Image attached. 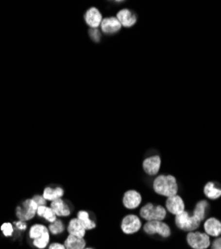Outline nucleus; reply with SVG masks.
<instances>
[{
  "label": "nucleus",
  "mask_w": 221,
  "mask_h": 249,
  "mask_svg": "<svg viewBox=\"0 0 221 249\" xmlns=\"http://www.w3.org/2000/svg\"><path fill=\"white\" fill-rule=\"evenodd\" d=\"M153 190L159 196L170 198L176 196L178 191L177 183L172 176H158L153 181Z\"/></svg>",
  "instance_id": "obj_1"
},
{
  "label": "nucleus",
  "mask_w": 221,
  "mask_h": 249,
  "mask_svg": "<svg viewBox=\"0 0 221 249\" xmlns=\"http://www.w3.org/2000/svg\"><path fill=\"white\" fill-rule=\"evenodd\" d=\"M29 238L32 240V244L37 249H45L49 245L50 232L47 226L41 223L33 224L28 232Z\"/></svg>",
  "instance_id": "obj_2"
},
{
  "label": "nucleus",
  "mask_w": 221,
  "mask_h": 249,
  "mask_svg": "<svg viewBox=\"0 0 221 249\" xmlns=\"http://www.w3.org/2000/svg\"><path fill=\"white\" fill-rule=\"evenodd\" d=\"M140 216L147 221L158 220L163 221L167 216V209L160 205H153V203H147L140 208Z\"/></svg>",
  "instance_id": "obj_3"
},
{
  "label": "nucleus",
  "mask_w": 221,
  "mask_h": 249,
  "mask_svg": "<svg viewBox=\"0 0 221 249\" xmlns=\"http://www.w3.org/2000/svg\"><path fill=\"white\" fill-rule=\"evenodd\" d=\"M38 204L32 199H28L22 201L21 205L16 207V216L21 221H28L34 218L37 214Z\"/></svg>",
  "instance_id": "obj_4"
},
{
  "label": "nucleus",
  "mask_w": 221,
  "mask_h": 249,
  "mask_svg": "<svg viewBox=\"0 0 221 249\" xmlns=\"http://www.w3.org/2000/svg\"><path fill=\"white\" fill-rule=\"evenodd\" d=\"M175 224L179 229H182V231L191 232L198 228V226L200 225V221L197 220L193 216V215L190 216L185 210L182 214L175 216Z\"/></svg>",
  "instance_id": "obj_5"
},
{
  "label": "nucleus",
  "mask_w": 221,
  "mask_h": 249,
  "mask_svg": "<svg viewBox=\"0 0 221 249\" xmlns=\"http://www.w3.org/2000/svg\"><path fill=\"white\" fill-rule=\"evenodd\" d=\"M144 231L147 234H150V235L158 234L165 238H167L170 235V226L167 223H165L163 221H158V220L148 221L144 225Z\"/></svg>",
  "instance_id": "obj_6"
},
{
  "label": "nucleus",
  "mask_w": 221,
  "mask_h": 249,
  "mask_svg": "<svg viewBox=\"0 0 221 249\" xmlns=\"http://www.w3.org/2000/svg\"><path fill=\"white\" fill-rule=\"evenodd\" d=\"M187 243L193 249H206L210 245L209 235L203 232H189Z\"/></svg>",
  "instance_id": "obj_7"
},
{
  "label": "nucleus",
  "mask_w": 221,
  "mask_h": 249,
  "mask_svg": "<svg viewBox=\"0 0 221 249\" xmlns=\"http://www.w3.org/2000/svg\"><path fill=\"white\" fill-rule=\"evenodd\" d=\"M120 228L126 234H134L142 228V221L139 217L135 215H129L125 216L120 223Z\"/></svg>",
  "instance_id": "obj_8"
},
{
  "label": "nucleus",
  "mask_w": 221,
  "mask_h": 249,
  "mask_svg": "<svg viewBox=\"0 0 221 249\" xmlns=\"http://www.w3.org/2000/svg\"><path fill=\"white\" fill-rule=\"evenodd\" d=\"M84 20L86 24L91 28H98L101 26L103 21V15L96 7H91L88 9L84 15Z\"/></svg>",
  "instance_id": "obj_9"
},
{
  "label": "nucleus",
  "mask_w": 221,
  "mask_h": 249,
  "mask_svg": "<svg viewBox=\"0 0 221 249\" xmlns=\"http://www.w3.org/2000/svg\"><path fill=\"white\" fill-rule=\"evenodd\" d=\"M100 27H101V31L103 33L108 35L116 34L122 29V25H120L119 21L118 20V18L114 16L103 18V21Z\"/></svg>",
  "instance_id": "obj_10"
},
{
  "label": "nucleus",
  "mask_w": 221,
  "mask_h": 249,
  "mask_svg": "<svg viewBox=\"0 0 221 249\" xmlns=\"http://www.w3.org/2000/svg\"><path fill=\"white\" fill-rule=\"evenodd\" d=\"M118 20L119 21L122 27L131 28L136 23V15L130 9H122L117 13Z\"/></svg>",
  "instance_id": "obj_11"
},
{
  "label": "nucleus",
  "mask_w": 221,
  "mask_h": 249,
  "mask_svg": "<svg viewBox=\"0 0 221 249\" xmlns=\"http://www.w3.org/2000/svg\"><path fill=\"white\" fill-rule=\"evenodd\" d=\"M166 206L169 212L174 216H177L185 212V202L183 199L177 195L168 198L166 201Z\"/></svg>",
  "instance_id": "obj_12"
},
{
  "label": "nucleus",
  "mask_w": 221,
  "mask_h": 249,
  "mask_svg": "<svg viewBox=\"0 0 221 249\" xmlns=\"http://www.w3.org/2000/svg\"><path fill=\"white\" fill-rule=\"evenodd\" d=\"M142 203V196L136 190L131 189L125 193L123 198V204L128 209H135Z\"/></svg>",
  "instance_id": "obj_13"
},
{
  "label": "nucleus",
  "mask_w": 221,
  "mask_h": 249,
  "mask_svg": "<svg viewBox=\"0 0 221 249\" xmlns=\"http://www.w3.org/2000/svg\"><path fill=\"white\" fill-rule=\"evenodd\" d=\"M160 165H162L160 158L158 156H153L143 162V168L149 176H155L160 168Z\"/></svg>",
  "instance_id": "obj_14"
},
{
  "label": "nucleus",
  "mask_w": 221,
  "mask_h": 249,
  "mask_svg": "<svg viewBox=\"0 0 221 249\" xmlns=\"http://www.w3.org/2000/svg\"><path fill=\"white\" fill-rule=\"evenodd\" d=\"M55 215L60 217H67L71 215V209L68 205V203L63 200V199H58L56 200L51 201V206H50Z\"/></svg>",
  "instance_id": "obj_15"
},
{
  "label": "nucleus",
  "mask_w": 221,
  "mask_h": 249,
  "mask_svg": "<svg viewBox=\"0 0 221 249\" xmlns=\"http://www.w3.org/2000/svg\"><path fill=\"white\" fill-rule=\"evenodd\" d=\"M67 231L69 232V234L74 235V236H78V237H83L86 234V228L84 227V225L81 223L77 217L76 218H72L69 223H68V227Z\"/></svg>",
  "instance_id": "obj_16"
},
{
  "label": "nucleus",
  "mask_w": 221,
  "mask_h": 249,
  "mask_svg": "<svg viewBox=\"0 0 221 249\" xmlns=\"http://www.w3.org/2000/svg\"><path fill=\"white\" fill-rule=\"evenodd\" d=\"M204 231L207 235L219 236L221 234V222L216 218H208L204 222Z\"/></svg>",
  "instance_id": "obj_17"
},
{
  "label": "nucleus",
  "mask_w": 221,
  "mask_h": 249,
  "mask_svg": "<svg viewBox=\"0 0 221 249\" xmlns=\"http://www.w3.org/2000/svg\"><path fill=\"white\" fill-rule=\"evenodd\" d=\"M42 196L47 201H53V200H56L58 199L63 198L64 189L62 187H60V186H57V187L47 186V187L44 188Z\"/></svg>",
  "instance_id": "obj_18"
},
{
  "label": "nucleus",
  "mask_w": 221,
  "mask_h": 249,
  "mask_svg": "<svg viewBox=\"0 0 221 249\" xmlns=\"http://www.w3.org/2000/svg\"><path fill=\"white\" fill-rule=\"evenodd\" d=\"M66 249H85L86 240L83 237H78L69 234L64 242Z\"/></svg>",
  "instance_id": "obj_19"
},
{
  "label": "nucleus",
  "mask_w": 221,
  "mask_h": 249,
  "mask_svg": "<svg viewBox=\"0 0 221 249\" xmlns=\"http://www.w3.org/2000/svg\"><path fill=\"white\" fill-rule=\"evenodd\" d=\"M36 216H38L39 217L44 218L46 221H48L49 223H52L54 221L57 220V216L55 215V213L53 212V209L47 205H41L38 206L37 209V214Z\"/></svg>",
  "instance_id": "obj_20"
},
{
  "label": "nucleus",
  "mask_w": 221,
  "mask_h": 249,
  "mask_svg": "<svg viewBox=\"0 0 221 249\" xmlns=\"http://www.w3.org/2000/svg\"><path fill=\"white\" fill-rule=\"evenodd\" d=\"M204 195L210 199H217L221 197V187L215 183L209 182L204 186Z\"/></svg>",
  "instance_id": "obj_21"
},
{
  "label": "nucleus",
  "mask_w": 221,
  "mask_h": 249,
  "mask_svg": "<svg viewBox=\"0 0 221 249\" xmlns=\"http://www.w3.org/2000/svg\"><path fill=\"white\" fill-rule=\"evenodd\" d=\"M77 218L81 221V223L86 228V231H91V229H94L96 227L95 221H93L90 218V215L88 212H86V210H80V212L77 214Z\"/></svg>",
  "instance_id": "obj_22"
},
{
  "label": "nucleus",
  "mask_w": 221,
  "mask_h": 249,
  "mask_svg": "<svg viewBox=\"0 0 221 249\" xmlns=\"http://www.w3.org/2000/svg\"><path fill=\"white\" fill-rule=\"evenodd\" d=\"M208 206V203L205 200H202L197 202L195 205V208L193 210V216L202 222L205 218V214H206V208Z\"/></svg>",
  "instance_id": "obj_23"
},
{
  "label": "nucleus",
  "mask_w": 221,
  "mask_h": 249,
  "mask_svg": "<svg viewBox=\"0 0 221 249\" xmlns=\"http://www.w3.org/2000/svg\"><path fill=\"white\" fill-rule=\"evenodd\" d=\"M48 229H49V232L52 233L53 235H59V234H61V233L64 232L65 224L62 220L57 219L56 221L49 224Z\"/></svg>",
  "instance_id": "obj_24"
},
{
  "label": "nucleus",
  "mask_w": 221,
  "mask_h": 249,
  "mask_svg": "<svg viewBox=\"0 0 221 249\" xmlns=\"http://www.w3.org/2000/svg\"><path fill=\"white\" fill-rule=\"evenodd\" d=\"M1 232L5 237H10L14 233V225L10 222H5L1 225Z\"/></svg>",
  "instance_id": "obj_25"
},
{
  "label": "nucleus",
  "mask_w": 221,
  "mask_h": 249,
  "mask_svg": "<svg viewBox=\"0 0 221 249\" xmlns=\"http://www.w3.org/2000/svg\"><path fill=\"white\" fill-rule=\"evenodd\" d=\"M89 34H90V37L92 38V40L95 41V42H100V40H101V31H100L98 28H91L89 30Z\"/></svg>",
  "instance_id": "obj_26"
},
{
  "label": "nucleus",
  "mask_w": 221,
  "mask_h": 249,
  "mask_svg": "<svg viewBox=\"0 0 221 249\" xmlns=\"http://www.w3.org/2000/svg\"><path fill=\"white\" fill-rule=\"evenodd\" d=\"M15 226V229H17L18 232H24L27 229V223L26 221H21V220H17L13 223Z\"/></svg>",
  "instance_id": "obj_27"
},
{
  "label": "nucleus",
  "mask_w": 221,
  "mask_h": 249,
  "mask_svg": "<svg viewBox=\"0 0 221 249\" xmlns=\"http://www.w3.org/2000/svg\"><path fill=\"white\" fill-rule=\"evenodd\" d=\"M32 199L38 204V206H41V205H46V199L43 198V196H41V195H36V196H34L33 198H32Z\"/></svg>",
  "instance_id": "obj_28"
},
{
  "label": "nucleus",
  "mask_w": 221,
  "mask_h": 249,
  "mask_svg": "<svg viewBox=\"0 0 221 249\" xmlns=\"http://www.w3.org/2000/svg\"><path fill=\"white\" fill-rule=\"evenodd\" d=\"M48 249H66L65 245L59 242H53L48 245Z\"/></svg>",
  "instance_id": "obj_29"
},
{
  "label": "nucleus",
  "mask_w": 221,
  "mask_h": 249,
  "mask_svg": "<svg viewBox=\"0 0 221 249\" xmlns=\"http://www.w3.org/2000/svg\"><path fill=\"white\" fill-rule=\"evenodd\" d=\"M212 249H221V237L214 240L212 243Z\"/></svg>",
  "instance_id": "obj_30"
},
{
  "label": "nucleus",
  "mask_w": 221,
  "mask_h": 249,
  "mask_svg": "<svg viewBox=\"0 0 221 249\" xmlns=\"http://www.w3.org/2000/svg\"><path fill=\"white\" fill-rule=\"evenodd\" d=\"M85 249H93V248H85Z\"/></svg>",
  "instance_id": "obj_31"
}]
</instances>
